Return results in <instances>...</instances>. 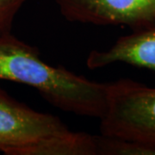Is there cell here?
Masks as SVG:
<instances>
[{"mask_svg": "<svg viewBox=\"0 0 155 155\" xmlns=\"http://www.w3.org/2000/svg\"><path fill=\"white\" fill-rule=\"evenodd\" d=\"M0 79L37 90L52 105L78 116L101 119L107 108L108 84L89 80L41 59L37 48L10 34L0 37Z\"/></svg>", "mask_w": 155, "mask_h": 155, "instance_id": "cell-1", "label": "cell"}, {"mask_svg": "<svg viewBox=\"0 0 155 155\" xmlns=\"http://www.w3.org/2000/svg\"><path fill=\"white\" fill-rule=\"evenodd\" d=\"M0 135L24 155H95L96 137L12 98L0 87Z\"/></svg>", "mask_w": 155, "mask_h": 155, "instance_id": "cell-2", "label": "cell"}, {"mask_svg": "<svg viewBox=\"0 0 155 155\" xmlns=\"http://www.w3.org/2000/svg\"><path fill=\"white\" fill-rule=\"evenodd\" d=\"M100 120L102 135L155 148V87L129 78L109 83L107 108Z\"/></svg>", "mask_w": 155, "mask_h": 155, "instance_id": "cell-3", "label": "cell"}, {"mask_svg": "<svg viewBox=\"0 0 155 155\" xmlns=\"http://www.w3.org/2000/svg\"><path fill=\"white\" fill-rule=\"evenodd\" d=\"M68 21L96 25H127L131 29L155 18V0H55Z\"/></svg>", "mask_w": 155, "mask_h": 155, "instance_id": "cell-4", "label": "cell"}, {"mask_svg": "<svg viewBox=\"0 0 155 155\" xmlns=\"http://www.w3.org/2000/svg\"><path fill=\"white\" fill-rule=\"evenodd\" d=\"M116 62L155 71V18L120 37L108 50L91 51L86 66L95 70Z\"/></svg>", "mask_w": 155, "mask_h": 155, "instance_id": "cell-5", "label": "cell"}, {"mask_svg": "<svg viewBox=\"0 0 155 155\" xmlns=\"http://www.w3.org/2000/svg\"><path fill=\"white\" fill-rule=\"evenodd\" d=\"M97 154L155 155V148L138 142L108 136H95Z\"/></svg>", "mask_w": 155, "mask_h": 155, "instance_id": "cell-6", "label": "cell"}, {"mask_svg": "<svg viewBox=\"0 0 155 155\" xmlns=\"http://www.w3.org/2000/svg\"><path fill=\"white\" fill-rule=\"evenodd\" d=\"M27 0H0V37L11 34L14 19Z\"/></svg>", "mask_w": 155, "mask_h": 155, "instance_id": "cell-7", "label": "cell"}, {"mask_svg": "<svg viewBox=\"0 0 155 155\" xmlns=\"http://www.w3.org/2000/svg\"><path fill=\"white\" fill-rule=\"evenodd\" d=\"M0 151L8 155H24L22 150L16 144L0 135Z\"/></svg>", "mask_w": 155, "mask_h": 155, "instance_id": "cell-8", "label": "cell"}]
</instances>
